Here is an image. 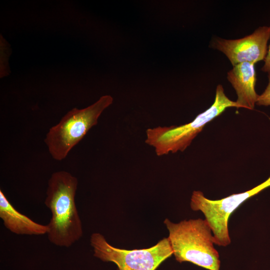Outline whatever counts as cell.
Segmentation results:
<instances>
[{"mask_svg":"<svg viewBox=\"0 0 270 270\" xmlns=\"http://www.w3.org/2000/svg\"><path fill=\"white\" fill-rule=\"evenodd\" d=\"M78 186V178L64 170L54 172L48 180L44 204L52 217L47 224V234L56 246L68 248L82 236V222L75 202Z\"/></svg>","mask_w":270,"mask_h":270,"instance_id":"6da1fadb","label":"cell"},{"mask_svg":"<svg viewBox=\"0 0 270 270\" xmlns=\"http://www.w3.org/2000/svg\"><path fill=\"white\" fill-rule=\"evenodd\" d=\"M164 223L178 262H188L208 270H220L219 254L214 246L212 231L206 220L190 219L174 223L166 218Z\"/></svg>","mask_w":270,"mask_h":270,"instance_id":"7a4b0ae2","label":"cell"},{"mask_svg":"<svg viewBox=\"0 0 270 270\" xmlns=\"http://www.w3.org/2000/svg\"><path fill=\"white\" fill-rule=\"evenodd\" d=\"M230 107L239 108L236 102L226 95L222 85L218 84L214 102L208 109L198 114L192 122L181 126L148 128L145 142L154 148L159 156L184 152L208 123Z\"/></svg>","mask_w":270,"mask_h":270,"instance_id":"3957f363","label":"cell"},{"mask_svg":"<svg viewBox=\"0 0 270 270\" xmlns=\"http://www.w3.org/2000/svg\"><path fill=\"white\" fill-rule=\"evenodd\" d=\"M112 102L110 96H103L86 108H72L51 127L44 141L53 159L64 160L90 130L98 124L99 117Z\"/></svg>","mask_w":270,"mask_h":270,"instance_id":"277c9868","label":"cell"},{"mask_svg":"<svg viewBox=\"0 0 270 270\" xmlns=\"http://www.w3.org/2000/svg\"><path fill=\"white\" fill-rule=\"evenodd\" d=\"M90 244L95 257L114 263L118 270H156L173 254L168 238L148 248L127 250L112 246L103 235L94 232L90 236Z\"/></svg>","mask_w":270,"mask_h":270,"instance_id":"5b68a950","label":"cell"},{"mask_svg":"<svg viewBox=\"0 0 270 270\" xmlns=\"http://www.w3.org/2000/svg\"><path fill=\"white\" fill-rule=\"evenodd\" d=\"M270 186V176L264 182L244 192L235 194L218 200L206 198L200 190L193 192L190 206L205 216L214 239V244L226 246L230 243L228 222L230 214L244 202Z\"/></svg>","mask_w":270,"mask_h":270,"instance_id":"8992f818","label":"cell"},{"mask_svg":"<svg viewBox=\"0 0 270 270\" xmlns=\"http://www.w3.org/2000/svg\"><path fill=\"white\" fill-rule=\"evenodd\" d=\"M270 38V26H262L242 38H214L211 42V46L223 52L232 66L244 62L255 64L264 60Z\"/></svg>","mask_w":270,"mask_h":270,"instance_id":"52a82bcc","label":"cell"},{"mask_svg":"<svg viewBox=\"0 0 270 270\" xmlns=\"http://www.w3.org/2000/svg\"><path fill=\"white\" fill-rule=\"evenodd\" d=\"M254 64L244 62L233 66L228 72L227 79L234 88L238 96L236 101L239 108L252 110L258 94L256 92V81Z\"/></svg>","mask_w":270,"mask_h":270,"instance_id":"ba28073f","label":"cell"},{"mask_svg":"<svg viewBox=\"0 0 270 270\" xmlns=\"http://www.w3.org/2000/svg\"><path fill=\"white\" fill-rule=\"evenodd\" d=\"M0 218L6 228L19 235L40 236L47 234L48 225L34 222L17 210L0 190Z\"/></svg>","mask_w":270,"mask_h":270,"instance_id":"9c48e42d","label":"cell"},{"mask_svg":"<svg viewBox=\"0 0 270 270\" xmlns=\"http://www.w3.org/2000/svg\"><path fill=\"white\" fill-rule=\"evenodd\" d=\"M268 82L264 91L258 95L256 104L258 106H270V73L268 74Z\"/></svg>","mask_w":270,"mask_h":270,"instance_id":"30bf717a","label":"cell"},{"mask_svg":"<svg viewBox=\"0 0 270 270\" xmlns=\"http://www.w3.org/2000/svg\"><path fill=\"white\" fill-rule=\"evenodd\" d=\"M264 64L261 70L266 72L270 73V44L268 47L267 54L264 60Z\"/></svg>","mask_w":270,"mask_h":270,"instance_id":"8fae6325","label":"cell"}]
</instances>
